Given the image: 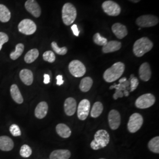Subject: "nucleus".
<instances>
[{"label": "nucleus", "instance_id": "nucleus-1", "mask_svg": "<svg viewBox=\"0 0 159 159\" xmlns=\"http://www.w3.org/2000/svg\"><path fill=\"white\" fill-rule=\"evenodd\" d=\"M125 69V64L121 62L114 63L113 65L105 71L103 78L107 83H111L119 79L123 75Z\"/></svg>", "mask_w": 159, "mask_h": 159}, {"label": "nucleus", "instance_id": "nucleus-2", "mask_svg": "<svg viewBox=\"0 0 159 159\" xmlns=\"http://www.w3.org/2000/svg\"><path fill=\"white\" fill-rule=\"evenodd\" d=\"M153 47V43L148 37H142L134 43L133 50L136 57H142L144 54L150 51Z\"/></svg>", "mask_w": 159, "mask_h": 159}, {"label": "nucleus", "instance_id": "nucleus-3", "mask_svg": "<svg viewBox=\"0 0 159 159\" xmlns=\"http://www.w3.org/2000/svg\"><path fill=\"white\" fill-rule=\"evenodd\" d=\"M110 142V135L105 130H99L94 134V139L91 142L90 146L92 149L97 150L105 148Z\"/></svg>", "mask_w": 159, "mask_h": 159}, {"label": "nucleus", "instance_id": "nucleus-4", "mask_svg": "<svg viewBox=\"0 0 159 159\" xmlns=\"http://www.w3.org/2000/svg\"><path fill=\"white\" fill-rule=\"evenodd\" d=\"M77 17V10L72 4L66 3L62 8V18L64 24L70 25L73 23Z\"/></svg>", "mask_w": 159, "mask_h": 159}, {"label": "nucleus", "instance_id": "nucleus-5", "mask_svg": "<svg viewBox=\"0 0 159 159\" xmlns=\"http://www.w3.org/2000/svg\"><path fill=\"white\" fill-rule=\"evenodd\" d=\"M143 123V118L141 114L139 113L133 114L130 117L127 128L128 130L131 133L137 132L142 127Z\"/></svg>", "mask_w": 159, "mask_h": 159}, {"label": "nucleus", "instance_id": "nucleus-6", "mask_svg": "<svg viewBox=\"0 0 159 159\" xmlns=\"http://www.w3.org/2000/svg\"><path fill=\"white\" fill-rule=\"evenodd\" d=\"M156 101L155 97L153 94L148 93L139 97L136 101L135 104L137 108L144 109L152 107Z\"/></svg>", "mask_w": 159, "mask_h": 159}, {"label": "nucleus", "instance_id": "nucleus-7", "mask_svg": "<svg viewBox=\"0 0 159 159\" xmlns=\"http://www.w3.org/2000/svg\"><path fill=\"white\" fill-rule=\"evenodd\" d=\"M18 31L22 34L31 35L34 34L37 30V25L34 21L30 19H24L18 25Z\"/></svg>", "mask_w": 159, "mask_h": 159}, {"label": "nucleus", "instance_id": "nucleus-8", "mask_svg": "<svg viewBox=\"0 0 159 159\" xmlns=\"http://www.w3.org/2000/svg\"><path fill=\"white\" fill-rule=\"evenodd\" d=\"M159 23L158 17L152 15H144L136 20V24L140 27H150L156 25Z\"/></svg>", "mask_w": 159, "mask_h": 159}, {"label": "nucleus", "instance_id": "nucleus-9", "mask_svg": "<svg viewBox=\"0 0 159 159\" xmlns=\"http://www.w3.org/2000/svg\"><path fill=\"white\" fill-rule=\"evenodd\" d=\"M70 73L75 77H81L85 74L86 68L84 65L79 60L71 61L68 66Z\"/></svg>", "mask_w": 159, "mask_h": 159}, {"label": "nucleus", "instance_id": "nucleus-10", "mask_svg": "<svg viewBox=\"0 0 159 159\" xmlns=\"http://www.w3.org/2000/svg\"><path fill=\"white\" fill-rule=\"evenodd\" d=\"M104 12L110 16H117L120 14L121 8L119 4L113 1H106L102 4Z\"/></svg>", "mask_w": 159, "mask_h": 159}, {"label": "nucleus", "instance_id": "nucleus-11", "mask_svg": "<svg viewBox=\"0 0 159 159\" xmlns=\"http://www.w3.org/2000/svg\"><path fill=\"white\" fill-rule=\"evenodd\" d=\"M90 102L89 100L84 99L80 102L77 108V116L80 120H85L90 112Z\"/></svg>", "mask_w": 159, "mask_h": 159}, {"label": "nucleus", "instance_id": "nucleus-12", "mask_svg": "<svg viewBox=\"0 0 159 159\" xmlns=\"http://www.w3.org/2000/svg\"><path fill=\"white\" fill-rule=\"evenodd\" d=\"M108 123L112 130H116L119 127L121 123V117L118 111L112 110L110 111L108 116Z\"/></svg>", "mask_w": 159, "mask_h": 159}, {"label": "nucleus", "instance_id": "nucleus-13", "mask_svg": "<svg viewBox=\"0 0 159 159\" xmlns=\"http://www.w3.org/2000/svg\"><path fill=\"white\" fill-rule=\"evenodd\" d=\"M25 7L27 11L34 17L38 18L41 14V10L39 4L35 0H27L25 3Z\"/></svg>", "mask_w": 159, "mask_h": 159}, {"label": "nucleus", "instance_id": "nucleus-14", "mask_svg": "<svg viewBox=\"0 0 159 159\" xmlns=\"http://www.w3.org/2000/svg\"><path fill=\"white\" fill-rule=\"evenodd\" d=\"M77 103L75 100L69 97L65 100L64 102V111L68 116H71L74 115L76 111Z\"/></svg>", "mask_w": 159, "mask_h": 159}, {"label": "nucleus", "instance_id": "nucleus-15", "mask_svg": "<svg viewBox=\"0 0 159 159\" xmlns=\"http://www.w3.org/2000/svg\"><path fill=\"white\" fill-rule=\"evenodd\" d=\"M111 29L114 34L119 39H123L128 34L126 27L120 23H115L113 25Z\"/></svg>", "mask_w": 159, "mask_h": 159}, {"label": "nucleus", "instance_id": "nucleus-16", "mask_svg": "<svg viewBox=\"0 0 159 159\" xmlns=\"http://www.w3.org/2000/svg\"><path fill=\"white\" fill-rule=\"evenodd\" d=\"M139 76L140 79L144 81H148L150 79L152 71L148 63H143L140 66L139 68Z\"/></svg>", "mask_w": 159, "mask_h": 159}, {"label": "nucleus", "instance_id": "nucleus-17", "mask_svg": "<svg viewBox=\"0 0 159 159\" xmlns=\"http://www.w3.org/2000/svg\"><path fill=\"white\" fill-rule=\"evenodd\" d=\"M48 106L45 102H40L36 107L35 110V116L37 119H42L44 118L47 114Z\"/></svg>", "mask_w": 159, "mask_h": 159}, {"label": "nucleus", "instance_id": "nucleus-18", "mask_svg": "<svg viewBox=\"0 0 159 159\" xmlns=\"http://www.w3.org/2000/svg\"><path fill=\"white\" fill-rule=\"evenodd\" d=\"M14 142L11 139L6 136H0V150L8 152L14 148Z\"/></svg>", "mask_w": 159, "mask_h": 159}, {"label": "nucleus", "instance_id": "nucleus-19", "mask_svg": "<svg viewBox=\"0 0 159 159\" xmlns=\"http://www.w3.org/2000/svg\"><path fill=\"white\" fill-rule=\"evenodd\" d=\"M20 77L24 84L27 85H31L34 80L33 74L29 69L22 70L20 73Z\"/></svg>", "mask_w": 159, "mask_h": 159}, {"label": "nucleus", "instance_id": "nucleus-20", "mask_svg": "<svg viewBox=\"0 0 159 159\" xmlns=\"http://www.w3.org/2000/svg\"><path fill=\"white\" fill-rule=\"evenodd\" d=\"M121 47V43L117 41H111L107 42V44L102 46V50L104 53L113 52L118 51Z\"/></svg>", "mask_w": 159, "mask_h": 159}, {"label": "nucleus", "instance_id": "nucleus-21", "mask_svg": "<svg viewBox=\"0 0 159 159\" xmlns=\"http://www.w3.org/2000/svg\"><path fill=\"white\" fill-rule=\"evenodd\" d=\"M71 157V152L68 150H56L51 152L50 159H69Z\"/></svg>", "mask_w": 159, "mask_h": 159}, {"label": "nucleus", "instance_id": "nucleus-22", "mask_svg": "<svg viewBox=\"0 0 159 159\" xmlns=\"http://www.w3.org/2000/svg\"><path fill=\"white\" fill-rule=\"evenodd\" d=\"M11 96L13 100L17 104H22L23 102V97L20 91L18 86L16 84H12L10 89Z\"/></svg>", "mask_w": 159, "mask_h": 159}, {"label": "nucleus", "instance_id": "nucleus-23", "mask_svg": "<svg viewBox=\"0 0 159 159\" xmlns=\"http://www.w3.org/2000/svg\"><path fill=\"white\" fill-rule=\"evenodd\" d=\"M57 134L63 138H68L71 134V131L68 126L63 123L58 124L56 126Z\"/></svg>", "mask_w": 159, "mask_h": 159}, {"label": "nucleus", "instance_id": "nucleus-24", "mask_svg": "<svg viewBox=\"0 0 159 159\" xmlns=\"http://www.w3.org/2000/svg\"><path fill=\"white\" fill-rule=\"evenodd\" d=\"M11 18V12L8 8L2 4H0V21L7 23Z\"/></svg>", "mask_w": 159, "mask_h": 159}, {"label": "nucleus", "instance_id": "nucleus-25", "mask_svg": "<svg viewBox=\"0 0 159 159\" xmlns=\"http://www.w3.org/2000/svg\"><path fill=\"white\" fill-rule=\"evenodd\" d=\"M93 81L91 77H86L81 80L80 84V89L83 92H87L91 89Z\"/></svg>", "mask_w": 159, "mask_h": 159}, {"label": "nucleus", "instance_id": "nucleus-26", "mask_svg": "<svg viewBox=\"0 0 159 159\" xmlns=\"http://www.w3.org/2000/svg\"><path fill=\"white\" fill-rule=\"evenodd\" d=\"M39 56V51L36 49L34 48L28 51L24 57L25 61L28 64H30L34 62V61L38 58Z\"/></svg>", "mask_w": 159, "mask_h": 159}, {"label": "nucleus", "instance_id": "nucleus-27", "mask_svg": "<svg viewBox=\"0 0 159 159\" xmlns=\"http://www.w3.org/2000/svg\"><path fill=\"white\" fill-rule=\"evenodd\" d=\"M103 111V106L102 102H95L91 109V116L93 118L99 117Z\"/></svg>", "mask_w": 159, "mask_h": 159}, {"label": "nucleus", "instance_id": "nucleus-28", "mask_svg": "<svg viewBox=\"0 0 159 159\" xmlns=\"http://www.w3.org/2000/svg\"><path fill=\"white\" fill-rule=\"evenodd\" d=\"M149 150L154 153H159V137H155L151 139L148 144Z\"/></svg>", "mask_w": 159, "mask_h": 159}, {"label": "nucleus", "instance_id": "nucleus-29", "mask_svg": "<svg viewBox=\"0 0 159 159\" xmlns=\"http://www.w3.org/2000/svg\"><path fill=\"white\" fill-rule=\"evenodd\" d=\"M24 50V46L22 43L18 44L16 47V50L10 54V58L13 60H16L21 56Z\"/></svg>", "mask_w": 159, "mask_h": 159}, {"label": "nucleus", "instance_id": "nucleus-30", "mask_svg": "<svg viewBox=\"0 0 159 159\" xmlns=\"http://www.w3.org/2000/svg\"><path fill=\"white\" fill-rule=\"evenodd\" d=\"M93 41L95 44L98 46H104L108 42L107 39L102 37L99 33H96L93 36Z\"/></svg>", "mask_w": 159, "mask_h": 159}, {"label": "nucleus", "instance_id": "nucleus-31", "mask_svg": "<svg viewBox=\"0 0 159 159\" xmlns=\"http://www.w3.org/2000/svg\"><path fill=\"white\" fill-rule=\"evenodd\" d=\"M20 154L21 157L27 158L31 155L32 150L28 145L24 144L21 148L20 151Z\"/></svg>", "mask_w": 159, "mask_h": 159}, {"label": "nucleus", "instance_id": "nucleus-32", "mask_svg": "<svg viewBox=\"0 0 159 159\" xmlns=\"http://www.w3.org/2000/svg\"><path fill=\"white\" fill-rule=\"evenodd\" d=\"M51 47L53 49L54 51H55V52H56L59 55H65L67 52V48L66 47H59L57 43L54 41L52 42L51 43Z\"/></svg>", "mask_w": 159, "mask_h": 159}, {"label": "nucleus", "instance_id": "nucleus-33", "mask_svg": "<svg viewBox=\"0 0 159 159\" xmlns=\"http://www.w3.org/2000/svg\"><path fill=\"white\" fill-rule=\"evenodd\" d=\"M43 59L44 61L48 63H54L56 60V56L54 53L51 51H47L43 54Z\"/></svg>", "mask_w": 159, "mask_h": 159}, {"label": "nucleus", "instance_id": "nucleus-34", "mask_svg": "<svg viewBox=\"0 0 159 159\" xmlns=\"http://www.w3.org/2000/svg\"><path fill=\"white\" fill-rule=\"evenodd\" d=\"M10 131L13 136L18 137L21 135L19 126L16 124H13L10 127Z\"/></svg>", "mask_w": 159, "mask_h": 159}, {"label": "nucleus", "instance_id": "nucleus-35", "mask_svg": "<svg viewBox=\"0 0 159 159\" xmlns=\"http://www.w3.org/2000/svg\"><path fill=\"white\" fill-rule=\"evenodd\" d=\"M139 84V81L136 77H133L130 80V92L134 91L138 87Z\"/></svg>", "mask_w": 159, "mask_h": 159}, {"label": "nucleus", "instance_id": "nucleus-36", "mask_svg": "<svg viewBox=\"0 0 159 159\" xmlns=\"http://www.w3.org/2000/svg\"><path fill=\"white\" fill-rule=\"evenodd\" d=\"M9 38L8 36L4 33L0 32V51L2 48V46L8 41Z\"/></svg>", "mask_w": 159, "mask_h": 159}, {"label": "nucleus", "instance_id": "nucleus-37", "mask_svg": "<svg viewBox=\"0 0 159 159\" xmlns=\"http://www.w3.org/2000/svg\"><path fill=\"white\" fill-rule=\"evenodd\" d=\"M123 96H124L123 91H120L119 90H116V92L113 95L114 100H117L118 98H121Z\"/></svg>", "mask_w": 159, "mask_h": 159}, {"label": "nucleus", "instance_id": "nucleus-38", "mask_svg": "<svg viewBox=\"0 0 159 159\" xmlns=\"http://www.w3.org/2000/svg\"><path fill=\"white\" fill-rule=\"evenodd\" d=\"M71 28V30H72V31H73V34H74V35H75V36H77V37L79 35V30L78 27H77V25L76 24L73 25Z\"/></svg>", "mask_w": 159, "mask_h": 159}, {"label": "nucleus", "instance_id": "nucleus-39", "mask_svg": "<svg viewBox=\"0 0 159 159\" xmlns=\"http://www.w3.org/2000/svg\"><path fill=\"white\" fill-rule=\"evenodd\" d=\"M57 79V84L58 85H61L64 83V81L63 80V76L61 75H58L56 77Z\"/></svg>", "mask_w": 159, "mask_h": 159}, {"label": "nucleus", "instance_id": "nucleus-40", "mask_svg": "<svg viewBox=\"0 0 159 159\" xmlns=\"http://www.w3.org/2000/svg\"><path fill=\"white\" fill-rule=\"evenodd\" d=\"M50 82V77L48 74H45L44 75V83L47 84Z\"/></svg>", "mask_w": 159, "mask_h": 159}, {"label": "nucleus", "instance_id": "nucleus-41", "mask_svg": "<svg viewBox=\"0 0 159 159\" xmlns=\"http://www.w3.org/2000/svg\"><path fill=\"white\" fill-rule=\"evenodd\" d=\"M123 94H124L125 96H129V90H125V91H123Z\"/></svg>", "mask_w": 159, "mask_h": 159}, {"label": "nucleus", "instance_id": "nucleus-42", "mask_svg": "<svg viewBox=\"0 0 159 159\" xmlns=\"http://www.w3.org/2000/svg\"><path fill=\"white\" fill-rule=\"evenodd\" d=\"M126 80H127V79H126L125 77H124V78H122V79H121L120 80L119 83H123L125 82Z\"/></svg>", "mask_w": 159, "mask_h": 159}, {"label": "nucleus", "instance_id": "nucleus-43", "mask_svg": "<svg viewBox=\"0 0 159 159\" xmlns=\"http://www.w3.org/2000/svg\"><path fill=\"white\" fill-rule=\"evenodd\" d=\"M129 1H130L133 2H135V3H136V2H139L140 0H129Z\"/></svg>", "mask_w": 159, "mask_h": 159}, {"label": "nucleus", "instance_id": "nucleus-44", "mask_svg": "<svg viewBox=\"0 0 159 159\" xmlns=\"http://www.w3.org/2000/svg\"><path fill=\"white\" fill-rule=\"evenodd\" d=\"M103 159V158H101V159Z\"/></svg>", "mask_w": 159, "mask_h": 159}]
</instances>
